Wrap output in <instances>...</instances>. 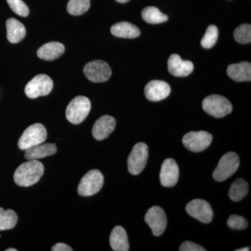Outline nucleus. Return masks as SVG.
<instances>
[{
    "label": "nucleus",
    "mask_w": 251,
    "mask_h": 251,
    "mask_svg": "<svg viewBox=\"0 0 251 251\" xmlns=\"http://www.w3.org/2000/svg\"><path fill=\"white\" fill-rule=\"evenodd\" d=\"M44 173V166L37 160H29L22 163L15 171V183L23 187H29L40 180Z\"/></svg>",
    "instance_id": "f257e3e1"
},
{
    "label": "nucleus",
    "mask_w": 251,
    "mask_h": 251,
    "mask_svg": "<svg viewBox=\"0 0 251 251\" xmlns=\"http://www.w3.org/2000/svg\"><path fill=\"white\" fill-rule=\"evenodd\" d=\"M91 110L90 99L83 96H78L73 99L68 105L66 116L68 121L74 125H79L88 116Z\"/></svg>",
    "instance_id": "f03ea898"
},
{
    "label": "nucleus",
    "mask_w": 251,
    "mask_h": 251,
    "mask_svg": "<svg viewBox=\"0 0 251 251\" xmlns=\"http://www.w3.org/2000/svg\"><path fill=\"white\" fill-rule=\"evenodd\" d=\"M202 108L211 116L222 118L232 111V105L226 97L223 96H208L202 101Z\"/></svg>",
    "instance_id": "7ed1b4c3"
},
{
    "label": "nucleus",
    "mask_w": 251,
    "mask_h": 251,
    "mask_svg": "<svg viewBox=\"0 0 251 251\" xmlns=\"http://www.w3.org/2000/svg\"><path fill=\"white\" fill-rule=\"evenodd\" d=\"M47 138V130L41 124H34L23 132L21 138L18 140V148L21 150H27L36 145H40L46 141Z\"/></svg>",
    "instance_id": "20e7f679"
},
{
    "label": "nucleus",
    "mask_w": 251,
    "mask_h": 251,
    "mask_svg": "<svg viewBox=\"0 0 251 251\" xmlns=\"http://www.w3.org/2000/svg\"><path fill=\"white\" fill-rule=\"evenodd\" d=\"M239 166V156L234 152H228L221 157L213 173V177L217 181L228 179L237 172Z\"/></svg>",
    "instance_id": "39448f33"
},
{
    "label": "nucleus",
    "mask_w": 251,
    "mask_h": 251,
    "mask_svg": "<svg viewBox=\"0 0 251 251\" xmlns=\"http://www.w3.org/2000/svg\"><path fill=\"white\" fill-rule=\"evenodd\" d=\"M103 174L98 170H92L81 179L77 192L84 197L93 196L103 187Z\"/></svg>",
    "instance_id": "423d86ee"
},
{
    "label": "nucleus",
    "mask_w": 251,
    "mask_h": 251,
    "mask_svg": "<svg viewBox=\"0 0 251 251\" xmlns=\"http://www.w3.org/2000/svg\"><path fill=\"white\" fill-rule=\"evenodd\" d=\"M149 156L148 146L144 143L136 144L128 158V169L130 174L138 175L145 169Z\"/></svg>",
    "instance_id": "0eeeda50"
},
{
    "label": "nucleus",
    "mask_w": 251,
    "mask_h": 251,
    "mask_svg": "<svg viewBox=\"0 0 251 251\" xmlns=\"http://www.w3.org/2000/svg\"><path fill=\"white\" fill-rule=\"evenodd\" d=\"M52 88L53 82L52 79L45 74H39L28 82L25 92L29 99H36L49 95Z\"/></svg>",
    "instance_id": "6e6552de"
},
{
    "label": "nucleus",
    "mask_w": 251,
    "mask_h": 251,
    "mask_svg": "<svg viewBox=\"0 0 251 251\" xmlns=\"http://www.w3.org/2000/svg\"><path fill=\"white\" fill-rule=\"evenodd\" d=\"M212 135L206 131H191L183 138V144L186 148L193 152H201L206 150L212 142Z\"/></svg>",
    "instance_id": "1a4fd4ad"
},
{
    "label": "nucleus",
    "mask_w": 251,
    "mask_h": 251,
    "mask_svg": "<svg viewBox=\"0 0 251 251\" xmlns=\"http://www.w3.org/2000/svg\"><path fill=\"white\" fill-rule=\"evenodd\" d=\"M84 74L89 80L93 82H103L111 76L112 71L106 62L101 60L87 63L84 68Z\"/></svg>",
    "instance_id": "9d476101"
},
{
    "label": "nucleus",
    "mask_w": 251,
    "mask_h": 251,
    "mask_svg": "<svg viewBox=\"0 0 251 251\" xmlns=\"http://www.w3.org/2000/svg\"><path fill=\"white\" fill-rule=\"evenodd\" d=\"M186 211L190 216L204 224L210 223L214 215L209 203L202 199L193 200L188 202Z\"/></svg>",
    "instance_id": "9b49d317"
},
{
    "label": "nucleus",
    "mask_w": 251,
    "mask_h": 251,
    "mask_svg": "<svg viewBox=\"0 0 251 251\" xmlns=\"http://www.w3.org/2000/svg\"><path fill=\"white\" fill-rule=\"evenodd\" d=\"M145 220L152 231L153 235L158 237L164 232L167 226V217L164 211L160 206L150 208L145 215Z\"/></svg>",
    "instance_id": "f8f14e48"
},
{
    "label": "nucleus",
    "mask_w": 251,
    "mask_h": 251,
    "mask_svg": "<svg viewBox=\"0 0 251 251\" xmlns=\"http://www.w3.org/2000/svg\"><path fill=\"white\" fill-rule=\"evenodd\" d=\"M179 167L173 158H167L162 164L160 181L165 187H173L179 179Z\"/></svg>",
    "instance_id": "ddd939ff"
},
{
    "label": "nucleus",
    "mask_w": 251,
    "mask_h": 251,
    "mask_svg": "<svg viewBox=\"0 0 251 251\" xmlns=\"http://www.w3.org/2000/svg\"><path fill=\"white\" fill-rule=\"evenodd\" d=\"M171 88L169 84L165 81H150L145 88L146 98L151 101H160L170 95Z\"/></svg>",
    "instance_id": "4468645a"
},
{
    "label": "nucleus",
    "mask_w": 251,
    "mask_h": 251,
    "mask_svg": "<svg viewBox=\"0 0 251 251\" xmlns=\"http://www.w3.org/2000/svg\"><path fill=\"white\" fill-rule=\"evenodd\" d=\"M168 71L176 77H186L191 74L194 65L191 61L183 60L179 54H173L168 59Z\"/></svg>",
    "instance_id": "2eb2a0df"
},
{
    "label": "nucleus",
    "mask_w": 251,
    "mask_h": 251,
    "mask_svg": "<svg viewBox=\"0 0 251 251\" xmlns=\"http://www.w3.org/2000/svg\"><path fill=\"white\" fill-rule=\"evenodd\" d=\"M115 126V119L110 115H104L98 119L94 124L92 135L96 140H103L111 134Z\"/></svg>",
    "instance_id": "dca6fc26"
},
{
    "label": "nucleus",
    "mask_w": 251,
    "mask_h": 251,
    "mask_svg": "<svg viewBox=\"0 0 251 251\" xmlns=\"http://www.w3.org/2000/svg\"><path fill=\"white\" fill-rule=\"evenodd\" d=\"M227 75L237 82H247L251 80V64L243 62L229 65L227 69Z\"/></svg>",
    "instance_id": "f3484780"
},
{
    "label": "nucleus",
    "mask_w": 251,
    "mask_h": 251,
    "mask_svg": "<svg viewBox=\"0 0 251 251\" xmlns=\"http://www.w3.org/2000/svg\"><path fill=\"white\" fill-rule=\"evenodd\" d=\"M110 244L112 250L128 251L129 250L128 236L122 226H116L112 229L110 237Z\"/></svg>",
    "instance_id": "a211bd4d"
},
{
    "label": "nucleus",
    "mask_w": 251,
    "mask_h": 251,
    "mask_svg": "<svg viewBox=\"0 0 251 251\" xmlns=\"http://www.w3.org/2000/svg\"><path fill=\"white\" fill-rule=\"evenodd\" d=\"M7 39L11 44H17L25 37L26 29L23 24L15 18H9L6 21Z\"/></svg>",
    "instance_id": "6ab92c4d"
},
{
    "label": "nucleus",
    "mask_w": 251,
    "mask_h": 251,
    "mask_svg": "<svg viewBox=\"0 0 251 251\" xmlns=\"http://www.w3.org/2000/svg\"><path fill=\"white\" fill-rule=\"evenodd\" d=\"M55 144H40L25 150V157L28 160H37L52 156L57 152Z\"/></svg>",
    "instance_id": "aec40b11"
},
{
    "label": "nucleus",
    "mask_w": 251,
    "mask_h": 251,
    "mask_svg": "<svg viewBox=\"0 0 251 251\" xmlns=\"http://www.w3.org/2000/svg\"><path fill=\"white\" fill-rule=\"evenodd\" d=\"M65 48L59 42H50L44 44L38 50L37 55L44 60L52 61L58 58L64 54Z\"/></svg>",
    "instance_id": "412c9836"
},
{
    "label": "nucleus",
    "mask_w": 251,
    "mask_h": 251,
    "mask_svg": "<svg viewBox=\"0 0 251 251\" xmlns=\"http://www.w3.org/2000/svg\"><path fill=\"white\" fill-rule=\"evenodd\" d=\"M112 35L125 39H134L140 35V30L136 26L128 22H120L111 27Z\"/></svg>",
    "instance_id": "4be33fe9"
},
{
    "label": "nucleus",
    "mask_w": 251,
    "mask_h": 251,
    "mask_svg": "<svg viewBox=\"0 0 251 251\" xmlns=\"http://www.w3.org/2000/svg\"><path fill=\"white\" fill-rule=\"evenodd\" d=\"M142 17L144 21L150 24H160L168 21L167 15L163 14L155 6H148L142 11Z\"/></svg>",
    "instance_id": "5701e85b"
},
{
    "label": "nucleus",
    "mask_w": 251,
    "mask_h": 251,
    "mask_svg": "<svg viewBox=\"0 0 251 251\" xmlns=\"http://www.w3.org/2000/svg\"><path fill=\"white\" fill-rule=\"evenodd\" d=\"M249 192V184L245 180L237 179L231 185L229 190V196L234 202L242 201Z\"/></svg>",
    "instance_id": "b1692460"
},
{
    "label": "nucleus",
    "mask_w": 251,
    "mask_h": 251,
    "mask_svg": "<svg viewBox=\"0 0 251 251\" xmlns=\"http://www.w3.org/2000/svg\"><path fill=\"white\" fill-rule=\"evenodd\" d=\"M17 222L18 216L14 210L0 207V231L14 228Z\"/></svg>",
    "instance_id": "393cba45"
},
{
    "label": "nucleus",
    "mask_w": 251,
    "mask_h": 251,
    "mask_svg": "<svg viewBox=\"0 0 251 251\" xmlns=\"http://www.w3.org/2000/svg\"><path fill=\"white\" fill-rule=\"evenodd\" d=\"M90 7V0H69L67 11L73 16H80L85 14Z\"/></svg>",
    "instance_id": "a878e982"
},
{
    "label": "nucleus",
    "mask_w": 251,
    "mask_h": 251,
    "mask_svg": "<svg viewBox=\"0 0 251 251\" xmlns=\"http://www.w3.org/2000/svg\"><path fill=\"white\" fill-rule=\"evenodd\" d=\"M219 38V29L216 25H211L206 29L205 34L201 41V45L204 49H209L215 46Z\"/></svg>",
    "instance_id": "bb28decb"
},
{
    "label": "nucleus",
    "mask_w": 251,
    "mask_h": 251,
    "mask_svg": "<svg viewBox=\"0 0 251 251\" xmlns=\"http://www.w3.org/2000/svg\"><path fill=\"white\" fill-rule=\"evenodd\" d=\"M234 37L237 42L246 44L251 41V25L249 24H242L236 28L234 31Z\"/></svg>",
    "instance_id": "cd10ccee"
},
{
    "label": "nucleus",
    "mask_w": 251,
    "mask_h": 251,
    "mask_svg": "<svg viewBox=\"0 0 251 251\" xmlns=\"http://www.w3.org/2000/svg\"><path fill=\"white\" fill-rule=\"evenodd\" d=\"M11 9L18 16L27 17L29 11L28 6L22 0H6Z\"/></svg>",
    "instance_id": "c85d7f7f"
},
{
    "label": "nucleus",
    "mask_w": 251,
    "mask_h": 251,
    "mask_svg": "<svg viewBox=\"0 0 251 251\" xmlns=\"http://www.w3.org/2000/svg\"><path fill=\"white\" fill-rule=\"evenodd\" d=\"M227 224L230 228L239 229V230L246 229L248 227L247 220L244 219L242 216L238 215H231L229 216L227 221Z\"/></svg>",
    "instance_id": "c756f323"
},
{
    "label": "nucleus",
    "mask_w": 251,
    "mask_h": 251,
    "mask_svg": "<svg viewBox=\"0 0 251 251\" xmlns=\"http://www.w3.org/2000/svg\"><path fill=\"white\" fill-rule=\"evenodd\" d=\"M180 251H205L206 249H204L201 246L195 243L191 242H184L180 246Z\"/></svg>",
    "instance_id": "7c9ffc66"
},
{
    "label": "nucleus",
    "mask_w": 251,
    "mask_h": 251,
    "mask_svg": "<svg viewBox=\"0 0 251 251\" xmlns=\"http://www.w3.org/2000/svg\"><path fill=\"white\" fill-rule=\"evenodd\" d=\"M52 251H72L73 249L64 243H58L51 249Z\"/></svg>",
    "instance_id": "2f4dec72"
},
{
    "label": "nucleus",
    "mask_w": 251,
    "mask_h": 251,
    "mask_svg": "<svg viewBox=\"0 0 251 251\" xmlns=\"http://www.w3.org/2000/svg\"><path fill=\"white\" fill-rule=\"evenodd\" d=\"M250 250H251L250 248L247 247V248H243V249H237V250H236V251H249Z\"/></svg>",
    "instance_id": "473e14b6"
},
{
    "label": "nucleus",
    "mask_w": 251,
    "mask_h": 251,
    "mask_svg": "<svg viewBox=\"0 0 251 251\" xmlns=\"http://www.w3.org/2000/svg\"><path fill=\"white\" fill-rule=\"evenodd\" d=\"M116 1L120 3H126L129 1L130 0H116Z\"/></svg>",
    "instance_id": "72a5a7b5"
},
{
    "label": "nucleus",
    "mask_w": 251,
    "mask_h": 251,
    "mask_svg": "<svg viewBox=\"0 0 251 251\" xmlns=\"http://www.w3.org/2000/svg\"><path fill=\"white\" fill-rule=\"evenodd\" d=\"M6 251H17V250L14 249H6Z\"/></svg>",
    "instance_id": "f704fd0d"
},
{
    "label": "nucleus",
    "mask_w": 251,
    "mask_h": 251,
    "mask_svg": "<svg viewBox=\"0 0 251 251\" xmlns=\"http://www.w3.org/2000/svg\"><path fill=\"white\" fill-rule=\"evenodd\" d=\"M0 237H1V235H0Z\"/></svg>",
    "instance_id": "c9c22d12"
}]
</instances>
